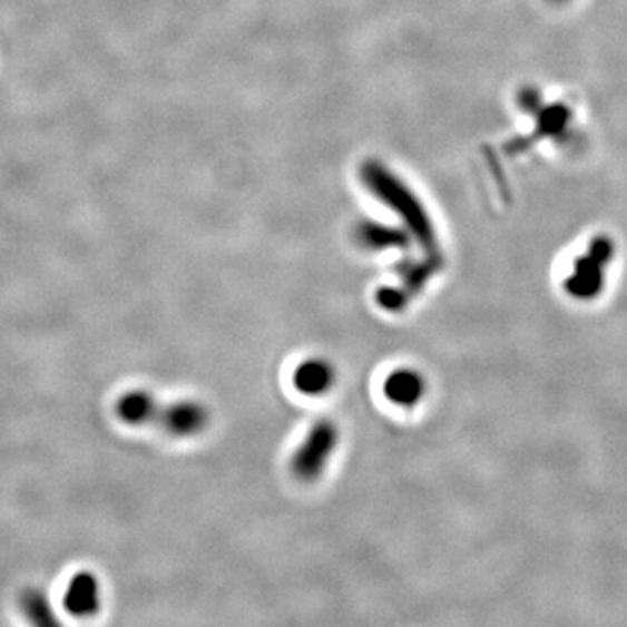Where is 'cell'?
<instances>
[{
	"instance_id": "1",
	"label": "cell",
	"mask_w": 627,
	"mask_h": 627,
	"mask_svg": "<svg viewBox=\"0 0 627 627\" xmlns=\"http://www.w3.org/2000/svg\"><path fill=\"white\" fill-rule=\"evenodd\" d=\"M616 243L608 236H598L589 244L588 252L574 264L567 277V292L579 300L598 296L605 286V272L616 258Z\"/></svg>"
},
{
	"instance_id": "2",
	"label": "cell",
	"mask_w": 627,
	"mask_h": 627,
	"mask_svg": "<svg viewBox=\"0 0 627 627\" xmlns=\"http://www.w3.org/2000/svg\"><path fill=\"white\" fill-rule=\"evenodd\" d=\"M339 443V432L330 422L311 429L293 455V474L302 481H314L323 474Z\"/></svg>"
},
{
	"instance_id": "3",
	"label": "cell",
	"mask_w": 627,
	"mask_h": 627,
	"mask_svg": "<svg viewBox=\"0 0 627 627\" xmlns=\"http://www.w3.org/2000/svg\"><path fill=\"white\" fill-rule=\"evenodd\" d=\"M160 424L176 438H190L199 434L208 425V410L197 401L184 400L168 404L159 410Z\"/></svg>"
},
{
	"instance_id": "4",
	"label": "cell",
	"mask_w": 627,
	"mask_h": 627,
	"mask_svg": "<svg viewBox=\"0 0 627 627\" xmlns=\"http://www.w3.org/2000/svg\"><path fill=\"white\" fill-rule=\"evenodd\" d=\"M101 584L97 576L80 571L67 584L63 592L65 610L74 617H91L100 610Z\"/></svg>"
},
{
	"instance_id": "5",
	"label": "cell",
	"mask_w": 627,
	"mask_h": 627,
	"mask_svg": "<svg viewBox=\"0 0 627 627\" xmlns=\"http://www.w3.org/2000/svg\"><path fill=\"white\" fill-rule=\"evenodd\" d=\"M384 394L398 406H415L425 394V380L413 370H398L385 380Z\"/></svg>"
},
{
	"instance_id": "6",
	"label": "cell",
	"mask_w": 627,
	"mask_h": 627,
	"mask_svg": "<svg viewBox=\"0 0 627 627\" xmlns=\"http://www.w3.org/2000/svg\"><path fill=\"white\" fill-rule=\"evenodd\" d=\"M119 419L128 425H145L157 419L159 408L156 398L144 389L125 392L116 404Z\"/></svg>"
},
{
	"instance_id": "7",
	"label": "cell",
	"mask_w": 627,
	"mask_h": 627,
	"mask_svg": "<svg viewBox=\"0 0 627 627\" xmlns=\"http://www.w3.org/2000/svg\"><path fill=\"white\" fill-rule=\"evenodd\" d=\"M335 384V368L324 360H308L295 372V385L307 396H323Z\"/></svg>"
},
{
	"instance_id": "8",
	"label": "cell",
	"mask_w": 627,
	"mask_h": 627,
	"mask_svg": "<svg viewBox=\"0 0 627 627\" xmlns=\"http://www.w3.org/2000/svg\"><path fill=\"white\" fill-rule=\"evenodd\" d=\"M21 607H23L25 616L32 619L33 623L49 624L57 620L48 596L42 591H37V589L25 592L23 599H21Z\"/></svg>"
},
{
	"instance_id": "9",
	"label": "cell",
	"mask_w": 627,
	"mask_h": 627,
	"mask_svg": "<svg viewBox=\"0 0 627 627\" xmlns=\"http://www.w3.org/2000/svg\"><path fill=\"white\" fill-rule=\"evenodd\" d=\"M555 2H567V0H555Z\"/></svg>"
}]
</instances>
